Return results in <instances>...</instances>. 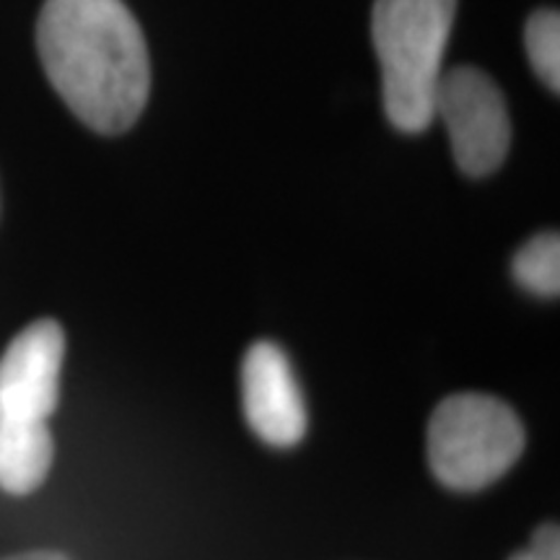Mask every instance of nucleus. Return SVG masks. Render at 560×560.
Instances as JSON below:
<instances>
[{
  "instance_id": "obj_1",
  "label": "nucleus",
  "mask_w": 560,
  "mask_h": 560,
  "mask_svg": "<svg viewBox=\"0 0 560 560\" xmlns=\"http://www.w3.org/2000/svg\"><path fill=\"white\" fill-rule=\"evenodd\" d=\"M37 50L52 89L86 128L120 136L140 120L151 94V58L122 0H45Z\"/></svg>"
},
{
  "instance_id": "obj_2",
  "label": "nucleus",
  "mask_w": 560,
  "mask_h": 560,
  "mask_svg": "<svg viewBox=\"0 0 560 560\" xmlns=\"http://www.w3.org/2000/svg\"><path fill=\"white\" fill-rule=\"evenodd\" d=\"M457 16V0H376L371 39L382 68L387 120L400 132L429 130Z\"/></svg>"
},
{
  "instance_id": "obj_3",
  "label": "nucleus",
  "mask_w": 560,
  "mask_h": 560,
  "mask_svg": "<svg viewBox=\"0 0 560 560\" xmlns=\"http://www.w3.org/2000/svg\"><path fill=\"white\" fill-rule=\"evenodd\" d=\"M527 444L522 418L493 395L462 392L439 402L429 420L425 452L444 488L478 493L516 465Z\"/></svg>"
},
{
  "instance_id": "obj_4",
  "label": "nucleus",
  "mask_w": 560,
  "mask_h": 560,
  "mask_svg": "<svg viewBox=\"0 0 560 560\" xmlns=\"http://www.w3.org/2000/svg\"><path fill=\"white\" fill-rule=\"evenodd\" d=\"M433 115L441 117L462 174L488 177L499 172L511 149V117L499 83L475 66L444 70Z\"/></svg>"
},
{
  "instance_id": "obj_5",
  "label": "nucleus",
  "mask_w": 560,
  "mask_h": 560,
  "mask_svg": "<svg viewBox=\"0 0 560 560\" xmlns=\"http://www.w3.org/2000/svg\"><path fill=\"white\" fill-rule=\"evenodd\" d=\"M66 330L37 319L0 355V412L21 420H50L60 400Z\"/></svg>"
},
{
  "instance_id": "obj_6",
  "label": "nucleus",
  "mask_w": 560,
  "mask_h": 560,
  "mask_svg": "<svg viewBox=\"0 0 560 560\" xmlns=\"http://www.w3.org/2000/svg\"><path fill=\"white\" fill-rule=\"evenodd\" d=\"M242 408L265 444L289 450L306 436V405L283 348L257 340L242 361Z\"/></svg>"
},
{
  "instance_id": "obj_7",
  "label": "nucleus",
  "mask_w": 560,
  "mask_h": 560,
  "mask_svg": "<svg viewBox=\"0 0 560 560\" xmlns=\"http://www.w3.org/2000/svg\"><path fill=\"white\" fill-rule=\"evenodd\" d=\"M55 441L47 420H21L0 412V488L11 495L37 490L50 475Z\"/></svg>"
},
{
  "instance_id": "obj_8",
  "label": "nucleus",
  "mask_w": 560,
  "mask_h": 560,
  "mask_svg": "<svg viewBox=\"0 0 560 560\" xmlns=\"http://www.w3.org/2000/svg\"><path fill=\"white\" fill-rule=\"evenodd\" d=\"M511 272L524 291L540 299H556L560 293V240L556 231H542L522 244Z\"/></svg>"
},
{
  "instance_id": "obj_9",
  "label": "nucleus",
  "mask_w": 560,
  "mask_h": 560,
  "mask_svg": "<svg viewBox=\"0 0 560 560\" xmlns=\"http://www.w3.org/2000/svg\"><path fill=\"white\" fill-rule=\"evenodd\" d=\"M524 47L527 58L552 94L560 91V16L556 9L532 13L524 26Z\"/></svg>"
},
{
  "instance_id": "obj_10",
  "label": "nucleus",
  "mask_w": 560,
  "mask_h": 560,
  "mask_svg": "<svg viewBox=\"0 0 560 560\" xmlns=\"http://www.w3.org/2000/svg\"><path fill=\"white\" fill-rule=\"evenodd\" d=\"M509 560H560V529L558 524H542L532 537L527 550L516 552Z\"/></svg>"
},
{
  "instance_id": "obj_11",
  "label": "nucleus",
  "mask_w": 560,
  "mask_h": 560,
  "mask_svg": "<svg viewBox=\"0 0 560 560\" xmlns=\"http://www.w3.org/2000/svg\"><path fill=\"white\" fill-rule=\"evenodd\" d=\"M3 560H70V558L55 550H34V552H21V556L3 558Z\"/></svg>"
}]
</instances>
